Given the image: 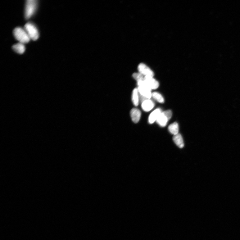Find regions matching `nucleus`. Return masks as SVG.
<instances>
[{
    "label": "nucleus",
    "mask_w": 240,
    "mask_h": 240,
    "mask_svg": "<svg viewBox=\"0 0 240 240\" xmlns=\"http://www.w3.org/2000/svg\"><path fill=\"white\" fill-rule=\"evenodd\" d=\"M13 33L15 38L20 43L24 44L29 43L30 40L24 29L20 27L16 28L13 30Z\"/></svg>",
    "instance_id": "f257e3e1"
},
{
    "label": "nucleus",
    "mask_w": 240,
    "mask_h": 240,
    "mask_svg": "<svg viewBox=\"0 0 240 240\" xmlns=\"http://www.w3.org/2000/svg\"><path fill=\"white\" fill-rule=\"evenodd\" d=\"M24 29L30 39L36 40L39 38V34L38 30L37 27L33 24L30 22L27 23L25 26Z\"/></svg>",
    "instance_id": "f03ea898"
},
{
    "label": "nucleus",
    "mask_w": 240,
    "mask_h": 240,
    "mask_svg": "<svg viewBox=\"0 0 240 240\" xmlns=\"http://www.w3.org/2000/svg\"><path fill=\"white\" fill-rule=\"evenodd\" d=\"M37 2L35 0H28L26 2L25 17L26 19H29L34 15L37 8Z\"/></svg>",
    "instance_id": "7ed1b4c3"
},
{
    "label": "nucleus",
    "mask_w": 240,
    "mask_h": 240,
    "mask_svg": "<svg viewBox=\"0 0 240 240\" xmlns=\"http://www.w3.org/2000/svg\"><path fill=\"white\" fill-rule=\"evenodd\" d=\"M137 84L139 94L148 99H150L152 97L151 89L147 87L144 80L138 81Z\"/></svg>",
    "instance_id": "20e7f679"
},
{
    "label": "nucleus",
    "mask_w": 240,
    "mask_h": 240,
    "mask_svg": "<svg viewBox=\"0 0 240 240\" xmlns=\"http://www.w3.org/2000/svg\"><path fill=\"white\" fill-rule=\"evenodd\" d=\"M172 115V112L170 110L162 112L156 121L157 123L162 127H164L171 118Z\"/></svg>",
    "instance_id": "39448f33"
},
{
    "label": "nucleus",
    "mask_w": 240,
    "mask_h": 240,
    "mask_svg": "<svg viewBox=\"0 0 240 240\" xmlns=\"http://www.w3.org/2000/svg\"><path fill=\"white\" fill-rule=\"evenodd\" d=\"M138 69L139 73L145 76L153 77L154 75L153 71L144 63H141L139 65Z\"/></svg>",
    "instance_id": "423d86ee"
},
{
    "label": "nucleus",
    "mask_w": 240,
    "mask_h": 240,
    "mask_svg": "<svg viewBox=\"0 0 240 240\" xmlns=\"http://www.w3.org/2000/svg\"><path fill=\"white\" fill-rule=\"evenodd\" d=\"M144 81L147 87L151 90L156 89L159 87V83L152 77L145 76Z\"/></svg>",
    "instance_id": "0eeeda50"
},
{
    "label": "nucleus",
    "mask_w": 240,
    "mask_h": 240,
    "mask_svg": "<svg viewBox=\"0 0 240 240\" xmlns=\"http://www.w3.org/2000/svg\"><path fill=\"white\" fill-rule=\"evenodd\" d=\"M130 115L132 120L134 123H137L140 120L141 112L137 108H133L131 110Z\"/></svg>",
    "instance_id": "6e6552de"
},
{
    "label": "nucleus",
    "mask_w": 240,
    "mask_h": 240,
    "mask_svg": "<svg viewBox=\"0 0 240 240\" xmlns=\"http://www.w3.org/2000/svg\"><path fill=\"white\" fill-rule=\"evenodd\" d=\"M161 113L162 111L161 108H158L154 111L149 116V123L151 124L154 123L157 120Z\"/></svg>",
    "instance_id": "1a4fd4ad"
},
{
    "label": "nucleus",
    "mask_w": 240,
    "mask_h": 240,
    "mask_svg": "<svg viewBox=\"0 0 240 240\" xmlns=\"http://www.w3.org/2000/svg\"><path fill=\"white\" fill-rule=\"evenodd\" d=\"M154 106V103L150 99H147L142 103V108L144 111L146 112L150 111Z\"/></svg>",
    "instance_id": "9d476101"
},
{
    "label": "nucleus",
    "mask_w": 240,
    "mask_h": 240,
    "mask_svg": "<svg viewBox=\"0 0 240 240\" xmlns=\"http://www.w3.org/2000/svg\"><path fill=\"white\" fill-rule=\"evenodd\" d=\"M174 142L178 147L183 148L184 146L183 140L182 135L179 133L174 135L173 138Z\"/></svg>",
    "instance_id": "9b49d317"
},
{
    "label": "nucleus",
    "mask_w": 240,
    "mask_h": 240,
    "mask_svg": "<svg viewBox=\"0 0 240 240\" xmlns=\"http://www.w3.org/2000/svg\"><path fill=\"white\" fill-rule=\"evenodd\" d=\"M132 101L135 106H138L139 102V97L138 88H135L133 90L132 94Z\"/></svg>",
    "instance_id": "f8f14e48"
},
{
    "label": "nucleus",
    "mask_w": 240,
    "mask_h": 240,
    "mask_svg": "<svg viewBox=\"0 0 240 240\" xmlns=\"http://www.w3.org/2000/svg\"><path fill=\"white\" fill-rule=\"evenodd\" d=\"M12 48L13 50L19 54L24 53L25 51L24 44L20 43L13 45Z\"/></svg>",
    "instance_id": "ddd939ff"
},
{
    "label": "nucleus",
    "mask_w": 240,
    "mask_h": 240,
    "mask_svg": "<svg viewBox=\"0 0 240 240\" xmlns=\"http://www.w3.org/2000/svg\"><path fill=\"white\" fill-rule=\"evenodd\" d=\"M170 132L174 135L177 134L179 132V125L177 123L175 122L170 125L168 127Z\"/></svg>",
    "instance_id": "4468645a"
},
{
    "label": "nucleus",
    "mask_w": 240,
    "mask_h": 240,
    "mask_svg": "<svg viewBox=\"0 0 240 240\" xmlns=\"http://www.w3.org/2000/svg\"><path fill=\"white\" fill-rule=\"evenodd\" d=\"M152 97L158 102L164 103L165 101L162 95L157 92H153L152 93Z\"/></svg>",
    "instance_id": "2eb2a0df"
},
{
    "label": "nucleus",
    "mask_w": 240,
    "mask_h": 240,
    "mask_svg": "<svg viewBox=\"0 0 240 240\" xmlns=\"http://www.w3.org/2000/svg\"><path fill=\"white\" fill-rule=\"evenodd\" d=\"M133 76L137 82L140 81L144 80L145 76L140 73H134L133 75Z\"/></svg>",
    "instance_id": "dca6fc26"
}]
</instances>
